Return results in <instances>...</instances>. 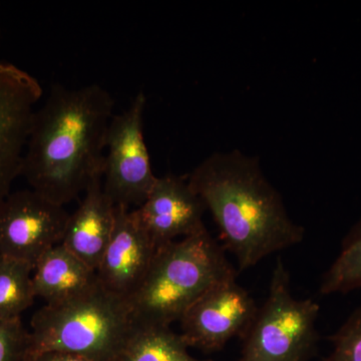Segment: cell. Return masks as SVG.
Returning a JSON list of instances; mask_svg holds the SVG:
<instances>
[{
	"mask_svg": "<svg viewBox=\"0 0 361 361\" xmlns=\"http://www.w3.org/2000/svg\"><path fill=\"white\" fill-rule=\"evenodd\" d=\"M30 326V361L49 351L120 361L137 329L129 300L102 284L68 302L45 304Z\"/></svg>",
	"mask_w": 361,
	"mask_h": 361,
	"instance_id": "cell-4",
	"label": "cell"
},
{
	"mask_svg": "<svg viewBox=\"0 0 361 361\" xmlns=\"http://www.w3.org/2000/svg\"><path fill=\"white\" fill-rule=\"evenodd\" d=\"M35 266L16 259L0 257V319H18L32 305Z\"/></svg>",
	"mask_w": 361,
	"mask_h": 361,
	"instance_id": "cell-15",
	"label": "cell"
},
{
	"mask_svg": "<svg viewBox=\"0 0 361 361\" xmlns=\"http://www.w3.org/2000/svg\"><path fill=\"white\" fill-rule=\"evenodd\" d=\"M44 90L27 71L0 61V203L21 176L33 115Z\"/></svg>",
	"mask_w": 361,
	"mask_h": 361,
	"instance_id": "cell-9",
	"label": "cell"
},
{
	"mask_svg": "<svg viewBox=\"0 0 361 361\" xmlns=\"http://www.w3.org/2000/svg\"><path fill=\"white\" fill-rule=\"evenodd\" d=\"M237 272L204 229L161 247L137 290L129 298L137 326L170 327L209 289Z\"/></svg>",
	"mask_w": 361,
	"mask_h": 361,
	"instance_id": "cell-3",
	"label": "cell"
},
{
	"mask_svg": "<svg viewBox=\"0 0 361 361\" xmlns=\"http://www.w3.org/2000/svg\"><path fill=\"white\" fill-rule=\"evenodd\" d=\"M70 214L35 190H20L0 203V257L33 266L61 243Z\"/></svg>",
	"mask_w": 361,
	"mask_h": 361,
	"instance_id": "cell-7",
	"label": "cell"
},
{
	"mask_svg": "<svg viewBox=\"0 0 361 361\" xmlns=\"http://www.w3.org/2000/svg\"><path fill=\"white\" fill-rule=\"evenodd\" d=\"M115 101L97 84L52 85L33 115L21 176L30 189L65 206L103 179L106 135Z\"/></svg>",
	"mask_w": 361,
	"mask_h": 361,
	"instance_id": "cell-1",
	"label": "cell"
},
{
	"mask_svg": "<svg viewBox=\"0 0 361 361\" xmlns=\"http://www.w3.org/2000/svg\"><path fill=\"white\" fill-rule=\"evenodd\" d=\"M329 339L332 351L325 361H361V306Z\"/></svg>",
	"mask_w": 361,
	"mask_h": 361,
	"instance_id": "cell-17",
	"label": "cell"
},
{
	"mask_svg": "<svg viewBox=\"0 0 361 361\" xmlns=\"http://www.w3.org/2000/svg\"><path fill=\"white\" fill-rule=\"evenodd\" d=\"M320 307L292 295L290 275L277 258L269 293L243 338L239 361H310L317 351Z\"/></svg>",
	"mask_w": 361,
	"mask_h": 361,
	"instance_id": "cell-5",
	"label": "cell"
},
{
	"mask_svg": "<svg viewBox=\"0 0 361 361\" xmlns=\"http://www.w3.org/2000/svg\"><path fill=\"white\" fill-rule=\"evenodd\" d=\"M32 282L35 296L49 305L73 300L101 284L96 271L61 244L47 251L35 263Z\"/></svg>",
	"mask_w": 361,
	"mask_h": 361,
	"instance_id": "cell-13",
	"label": "cell"
},
{
	"mask_svg": "<svg viewBox=\"0 0 361 361\" xmlns=\"http://www.w3.org/2000/svg\"><path fill=\"white\" fill-rule=\"evenodd\" d=\"M259 307L236 279L216 284L183 316L180 336L189 348L220 350L232 338L243 339Z\"/></svg>",
	"mask_w": 361,
	"mask_h": 361,
	"instance_id": "cell-8",
	"label": "cell"
},
{
	"mask_svg": "<svg viewBox=\"0 0 361 361\" xmlns=\"http://www.w3.org/2000/svg\"><path fill=\"white\" fill-rule=\"evenodd\" d=\"M188 348L170 327L137 326L120 361H212L194 357Z\"/></svg>",
	"mask_w": 361,
	"mask_h": 361,
	"instance_id": "cell-14",
	"label": "cell"
},
{
	"mask_svg": "<svg viewBox=\"0 0 361 361\" xmlns=\"http://www.w3.org/2000/svg\"><path fill=\"white\" fill-rule=\"evenodd\" d=\"M207 210L188 180L173 175L158 178L147 200L134 212L157 248L206 229Z\"/></svg>",
	"mask_w": 361,
	"mask_h": 361,
	"instance_id": "cell-10",
	"label": "cell"
},
{
	"mask_svg": "<svg viewBox=\"0 0 361 361\" xmlns=\"http://www.w3.org/2000/svg\"><path fill=\"white\" fill-rule=\"evenodd\" d=\"M84 194L77 210L70 214L61 244L97 272L115 228L116 206L104 191L102 178Z\"/></svg>",
	"mask_w": 361,
	"mask_h": 361,
	"instance_id": "cell-12",
	"label": "cell"
},
{
	"mask_svg": "<svg viewBox=\"0 0 361 361\" xmlns=\"http://www.w3.org/2000/svg\"><path fill=\"white\" fill-rule=\"evenodd\" d=\"M146 104V96L140 92L127 110L114 115L109 126L103 188L116 206L139 208L158 179L144 137Z\"/></svg>",
	"mask_w": 361,
	"mask_h": 361,
	"instance_id": "cell-6",
	"label": "cell"
},
{
	"mask_svg": "<svg viewBox=\"0 0 361 361\" xmlns=\"http://www.w3.org/2000/svg\"><path fill=\"white\" fill-rule=\"evenodd\" d=\"M35 361H96L85 356L75 353H63V351H49L42 353Z\"/></svg>",
	"mask_w": 361,
	"mask_h": 361,
	"instance_id": "cell-19",
	"label": "cell"
},
{
	"mask_svg": "<svg viewBox=\"0 0 361 361\" xmlns=\"http://www.w3.org/2000/svg\"><path fill=\"white\" fill-rule=\"evenodd\" d=\"M187 180L210 211L239 270L303 241L305 229L289 217L255 157L238 149L214 153Z\"/></svg>",
	"mask_w": 361,
	"mask_h": 361,
	"instance_id": "cell-2",
	"label": "cell"
},
{
	"mask_svg": "<svg viewBox=\"0 0 361 361\" xmlns=\"http://www.w3.org/2000/svg\"><path fill=\"white\" fill-rule=\"evenodd\" d=\"M30 331L18 319H0V361H30Z\"/></svg>",
	"mask_w": 361,
	"mask_h": 361,
	"instance_id": "cell-18",
	"label": "cell"
},
{
	"mask_svg": "<svg viewBox=\"0 0 361 361\" xmlns=\"http://www.w3.org/2000/svg\"><path fill=\"white\" fill-rule=\"evenodd\" d=\"M361 288V218L341 244V252L324 273L320 293H348Z\"/></svg>",
	"mask_w": 361,
	"mask_h": 361,
	"instance_id": "cell-16",
	"label": "cell"
},
{
	"mask_svg": "<svg viewBox=\"0 0 361 361\" xmlns=\"http://www.w3.org/2000/svg\"><path fill=\"white\" fill-rule=\"evenodd\" d=\"M157 250L134 211L116 206L113 235L97 270L99 283L129 300L144 281Z\"/></svg>",
	"mask_w": 361,
	"mask_h": 361,
	"instance_id": "cell-11",
	"label": "cell"
}]
</instances>
